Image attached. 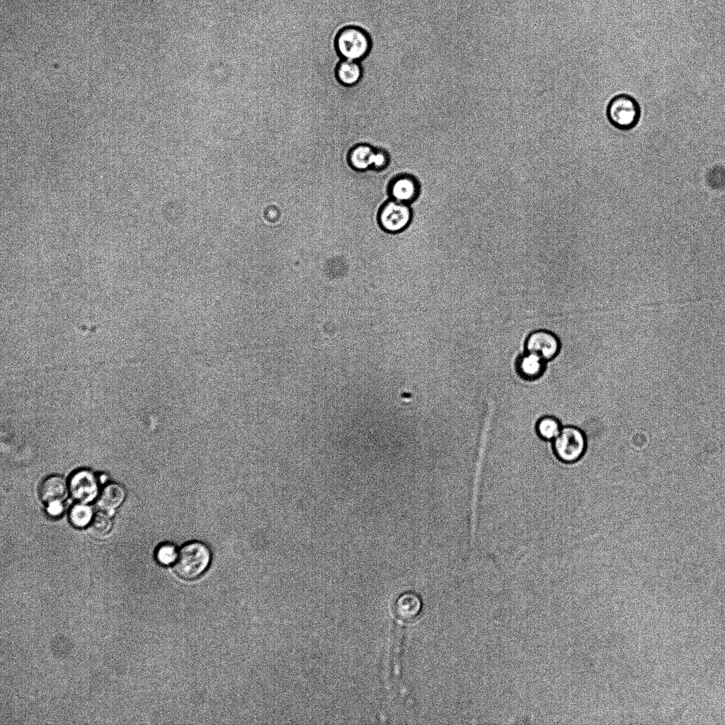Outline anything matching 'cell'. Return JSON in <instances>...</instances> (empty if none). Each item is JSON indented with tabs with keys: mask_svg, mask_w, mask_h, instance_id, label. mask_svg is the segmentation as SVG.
Masks as SVG:
<instances>
[{
	"mask_svg": "<svg viewBox=\"0 0 725 725\" xmlns=\"http://www.w3.org/2000/svg\"><path fill=\"white\" fill-rule=\"evenodd\" d=\"M422 606L420 597L411 591L398 595L391 606L386 675L387 685L394 693H398L402 685V657L406 627L409 622L419 615Z\"/></svg>",
	"mask_w": 725,
	"mask_h": 725,
	"instance_id": "cell-1",
	"label": "cell"
},
{
	"mask_svg": "<svg viewBox=\"0 0 725 725\" xmlns=\"http://www.w3.org/2000/svg\"><path fill=\"white\" fill-rule=\"evenodd\" d=\"M333 43L342 59L358 62L367 57L372 44L367 31L358 25L343 27L336 34Z\"/></svg>",
	"mask_w": 725,
	"mask_h": 725,
	"instance_id": "cell-2",
	"label": "cell"
},
{
	"mask_svg": "<svg viewBox=\"0 0 725 725\" xmlns=\"http://www.w3.org/2000/svg\"><path fill=\"white\" fill-rule=\"evenodd\" d=\"M210 560L211 552L205 544L198 541L190 542L178 550L174 569L181 577L194 579L207 569Z\"/></svg>",
	"mask_w": 725,
	"mask_h": 725,
	"instance_id": "cell-3",
	"label": "cell"
},
{
	"mask_svg": "<svg viewBox=\"0 0 725 725\" xmlns=\"http://www.w3.org/2000/svg\"><path fill=\"white\" fill-rule=\"evenodd\" d=\"M640 115L639 103L633 97L627 94H620L613 97L607 108L609 122L620 130H630L635 127Z\"/></svg>",
	"mask_w": 725,
	"mask_h": 725,
	"instance_id": "cell-4",
	"label": "cell"
},
{
	"mask_svg": "<svg viewBox=\"0 0 725 725\" xmlns=\"http://www.w3.org/2000/svg\"><path fill=\"white\" fill-rule=\"evenodd\" d=\"M586 445L584 434L574 426L562 428L553 440V450L556 457L565 463H573L579 460L586 452Z\"/></svg>",
	"mask_w": 725,
	"mask_h": 725,
	"instance_id": "cell-5",
	"label": "cell"
},
{
	"mask_svg": "<svg viewBox=\"0 0 725 725\" xmlns=\"http://www.w3.org/2000/svg\"><path fill=\"white\" fill-rule=\"evenodd\" d=\"M412 216V210L408 204L391 199L379 208L377 221L384 231L395 234L402 232L409 227Z\"/></svg>",
	"mask_w": 725,
	"mask_h": 725,
	"instance_id": "cell-6",
	"label": "cell"
},
{
	"mask_svg": "<svg viewBox=\"0 0 725 725\" xmlns=\"http://www.w3.org/2000/svg\"><path fill=\"white\" fill-rule=\"evenodd\" d=\"M560 341L553 333L540 329L532 332L526 339V352L537 355L544 361L554 358L559 353Z\"/></svg>",
	"mask_w": 725,
	"mask_h": 725,
	"instance_id": "cell-7",
	"label": "cell"
},
{
	"mask_svg": "<svg viewBox=\"0 0 725 725\" xmlns=\"http://www.w3.org/2000/svg\"><path fill=\"white\" fill-rule=\"evenodd\" d=\"M387 190L392 200L409 205L419 196L421 185L413 176L401 173L391 180Z\"/></svg>",
	"mask_w": 725,
	"mask_h": 725,
	"instance_id": "cell-8",
	"label": "cell"
},
{
	"mask_svg": "<svg viewBox=\"0 0 725 725\" xmlns=\"http://www.w3.org/2000/svg\"><path fill=\"white\" fill-rule=\"evenodd\" d=\"M69 489L72 496L81 503H88L94 499L98 489L96 475L87 469L74 473L70 479Z\"/></svg>",
	"mask_w": 725,
	"mask_h": 725,
	"instance_id": "cell-9",
	"label": "cell"
},
{
	"mask_svg": "<svg viewBox=\"0 0 725 725\" xmlns=\"http://www.w3.org/2000/svg\"><path fill=\"white\" fill-rule=\"evenodd\" d=\"M545 362L537 355L526 352L516 360L517 372L524 379L535 380L543 375Z\"/></svg>",
	"mask_w": 725,
	"mask_h": 725,
	"instance_id": "cell-10",
	"label": "cell"
},
{
	"mask_svg": "<svg viewBox=\"0 0 725 725\" xmlns=\"http://www.w3.org/2000/svg\"><path fill=\"white\" fill-rule=\"evenodd\" d=\"M335 77L343 86L356 85L363 76V67L358 61L341 59L335 67Z\"/></svg>",
	"mask_w": 725,
	"mask_h": 725,
	"instance_id": "cell-11",
	"label": "cell"
},
{
	"mask_svg": "<svg viewBox=\"0 0 725 725\" xmlns=\"http://www.w3.org/2000/svg\"><path fill=\"white\" fill-rule=\"evenodd\" d=\"M376 148L370 144L361 143L353 146L348 154L350 166L358 171L372 169Z\"/></svg>",
	"mask_w": 725,
	"mask_h": 725,
	"instance_id": "cell-12",
	"label": "cell"
},
{
	"mask_svg": "<svg viewBox=\"0 0 725 725\" xmlns=\"http://www.w3.org/2000/svg\"><path fill=\"white\" fill-rule=\"evenodd\" d=\"M125 491L118 484H109L105 486L100 493L97 505L103 510L108 513L118 508L124 501Z\"/></svg>",
	"mask_w": 725,
	"mask_h": 725,
	"instance_id": "cell-13",
	"label": "cell"
},
{
	"mask_svg": "<svg viewBox=\"0 0 725 725\" xmlns=\"http://www.w3.org/2000/svg\"><path fill=\"white\" fill-rule=\"evenodd\" d=\"M67 491L64 479L59 475H52L46 478L41 484L39 489L40 499L45 503L59 500Z\"/></svg>",
	"mask_w": 725,
	"mask_h": 725,
	"instance_id": "cell-14",
	"label": "cell"
},
{
	"mask_svg": "<svg viewBox=\"0 0 725 725\" xmlns=\"http://www.w3.org/2000/svg\"><path fill=\"white\" fill-rule=\"evenodd\" d=\"M561 428L559 420L553 416H544L538 421L536 425L538 435L545 440H554L559 434Z\"/></svg>",
	"mask_w": 725,
	"mask_h": 725,
	"instance_id": "cell-15",
	"label": "cell"
},
{
	"mask_svg": "<svg viewBox=\"0 0 725 725\" xmlns=\"http://www.w3.org/2000/svg\"><path fill=\"white\" fill-rule=\"evenodd\" d=\"M93 517L92 508L86 503L73 506L69 513L70 523L76 527L89 525Z\"/></svg>",
	"mask_w": 725,
	"mask_h": 725,
	"instance_id": "cell-16",
	"label": "cell"
},
{
	"mask_svg": "<svg viewBox=\"0 0 725 725\" xmlns=\"http://www.w3.org/2000/svg\"><path fill=\"white\" fill-rule=\"evenodd\" d=\"M113 527V521L109 513L101 511L93 515L89 525V531L94 537H99L107 535Z\"/></svg>",
	"mask_w": 725,
	"mask_h": 725,
	"instance_id": "cell-17",
	"label": "cell"
},
{
	"mask_svg": "<svg viewBox=\"0 0 725 725\" xmlns=\"http://www.w3.org/2000/svg\"><path fill=\"white\" fill-rule=\"evenodd\" d=\"M178 550L171 543L162 544L156 551V558L163 565L174 564L178 557Z\"/></svg>",
	"mask_w": 725,
	"mask_h": 725,
	"instance_id": "cell-18",
	"label": "cell"
},
{
	"mask_svg": "<svg viewBox=\"0 0 725 725\" xmlns=\"http://www.w3.org/2000/svg\"><path fill=\"white\" fill-rule=\"evenodd\" d=\"M389 155L385 150L376 148L372 169L375 171L384 169L389 165Z\"/></svg>",
	"mask_w": 725,
	"mask_h": 725,
	"instance_id": "cell-19",
	"label": "cell"
},
{
	"mask_svg": "<svg viewBox=\"0 0 725 725\" xmlns=\"http://www.w3.org/2000/svg\"><path fill=\"white\" fill-rule=\"evenodd\" d=\"M63 510H64L63 504L61 503V501L59 500L54 501L52 502L49 503V506H48V508H47V512L49 513V514L50 515H52V516L59 515L62 513V512L63 511Z\"/></svg>",
	"mask_w": 725,
	"mask_h": 725,
	"instance_id": "cell-20",
	"label": "cell"
}]
</instances>
